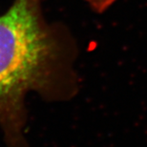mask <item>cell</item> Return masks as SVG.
Returning a JSON list of instances; mask_svg holds the SVG:
<instances>
[{
    "mask_svg": "<svg viewBox=\"0 0 147 147\" xmlns=\"http://www.w3.org/2000/svg\"><path fill=\"white\" fill-rule=\"evenodd\" d=\"M76 55L71 32L47 19L42 0H13L0 14V126L8 147H28L26 95L69 91Z\"/></svg>",
    "mask_w": 147,
    "mask_h": 147,
    "instance_id": "cell-1",
    "label": "cell"
},
{
    "mask_svg": "<svg viewBox=\"0 0 147 147\" xmlns=\"http://www.w3.org/2000/svg\"><path fill=\"white\" fill-rule=\"evenodd\" d=\"M94 11L102 13L111 8L117 0H84Z\"/></svg>",
    "mask_w": 147,
    "mask_h": 147,
    "instance_id": "cell-2",
    "label": "cell"
}]
</instances>
